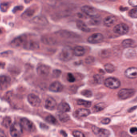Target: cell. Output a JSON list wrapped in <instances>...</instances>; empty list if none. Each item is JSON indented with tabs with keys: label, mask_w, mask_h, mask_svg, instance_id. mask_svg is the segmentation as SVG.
<instances>
[{
	"label": "cell",
	"mask_w": 137,
	"mask_h": 137,
	"mask_svg": "<svg viewBox=\"0 0 137 137\" xmlns=\"http://www.w3.org/2000/svg\"><path fill=\"white\" fill-rule=\"evenodd\" d=\"M73 50L69 47H66L60 52L59 54V58L63 61L66 62L71 59L74 55Z\"/></svg>",
	"instance_id": "obj_1"
},
{
	"label": "cell",
	"mask_w": 137,
	"mask_h": 137,
	"mask_svg": "<svg viewBox=\"0 0 137 137\" xmlns=\"http://www.w3.org/2000/svg\"><path fill=\"white\" fill-rule=\"evenodd\" d=\"M135 93L134 89L124 88L119 91L117 94L118 98L121 100H125L133 96Z\"/></svg>",
	"instance_id": "obj_2"
},
{
	"label": "cell",
	"mask_w": 137,
	"mask_h": 137,
	"mask_svg": "<svg viewBox=\"0 0 137 137\" xmlns=\"http://www.w3.org/2000/svg\"><path fill=\"white\" fill-rule=\"evenodd\" d=\"M10 134L12 137H20L23 134V127L21 124L15 123L10 127Z\"/></svg>",
	"instance_id": "obj_3"
},
{
	"label": "cell",
	"mask_w": 137,
	"mask_h": 137,
	"mask_svg": "<svg viewBox=\"0 0 137 137\" xmlns=\"http://www.w3.org/2000/svg\"><path fill=\"white\" fill-rule=\"evenodd\" d=\"M104 84L106 87L112 89H116L121 85V82L119 79L115 77H110L105 79Z\"/></svg>",
	"instance_id": "obj_4"
},
{
	"label": "cell",
	"mask_w": 137,
	"mask_h": 137,
	"mask_svg": "<svg viewBox=\"0 0 137 137\" xmlns=\"http://www.w3.org/2000/svg\"><path fill=\"white\" fill-rule=\"evenodd\" d=\"M20 124L23 128L28 132H33L35 130V125L33 123L27 118H23L21 120Z\"/></svg>",
	"instance_id": "obj_5"
},
{
	"label": "cell",
	"mask_w": 137,
	"mask_h": 137,
	"mask_svg": "<svg viewBox=\"0 0 137 137\" xmlns=\"http://www.w3.org/2000/svg\"><path fill=\"white\" fill-rule=\"evenodd\" d=\"M129 27L127 25L122 23L115 25L113 31L115 33L123 35L127 33L129 31Z\"/></svg>",
	"instance_id": "obj_6"
},
{
	"label": "cell",
	"mask_w": 137,
	"mask_h": 137,
	"mask_svg": "<svg viewBox=\"0 0 137 137\" xmlns=\"http://www.w3.org/2000/svg\"><path fill=\"white\" fill-rule=\"evenodd\" d=\"M92 129L95 134L98 137H108L110 135V132L107 129L99 128L95 126H93Z\"/></svg>",
	"instance_id": "obj_7"
},
{
	"label": "cell",
	"mask_w": 137,
	"mask_h": 137,
	"mask_svg": "<svg viewBox=\"0 0 137 137\" xmlns=\"http://www.w3.org/2000/svg\"><path fill=\"white\" fill-rule=\"evenodd\" d=\"M27 37L25 36H22L16 37L11 42V45L14 48L23 47Z\"/></svg>",
	"instance_id": "obj_8"
},
{
	"label": "cell",
	"mask_w": 137,
	"mask_h": 137,
	"mask_svg": "<svg viewBox=\"0 0 137 137\" xmlns=\"http://www.w3.org/2000/svg\"><path fill=\"white\" fill-rule=\"evenodd\" d=\"M81 10L86 15L92 18L94 17L97 16V11L92 6L89 5L83 6L81 8Z\"/></svg>",
	"instance_id": "obj_9"
},
{
	"label": "cell",
	"mask_w": 137,
	"mask_h": 137,
	"mask_svg": "<svg viewBox=\"0 0 137 137\" xmlns=\"http://www.w3.org/2000/svg\"><path fill=\"white\" fill-rule=\"evenodd\" d=\"M27 100L31 105L35 107H38L41 104V99L34 94H30L27 97Z\"/></svg>",
	"instance_id": "obj_10"
},
{
	"label": "cell",
	"mask_w": 137,
	"mask_h": 137,
	"mask_svg": "<svg viewBox=\"0 0 137 137\" xmlns=\"http://www.w3.org/2000/svg\"><path fill=\"white\" fill-rule=\"evenodd\" d=\"M104 36L99 33H95L88 37L87 41L92 44H97L102 42L104 40Z\"/></svg>",
	"instance_id": "obj_11"
},
{
	"label": "cell",
	"mask_w": 137,
	"mask_h": 137,
	"mask_svg": "<svg viewBox=\"0 0 137 137\" xmlns=\"http://www.w3.org/2000/svg\"><path fill=\"white\" fill-rule=\"evenodd\" d=\"M11 83V79L6 75L0 76V89L5 90L9 86Z\"/></svg>",
	"instance_id": "obj_12"
},
{
	"label": "cell",
	"mask_w": 137,
	"mask_h": 137,
	"mask_svg": "<svg viewBox=\"0 0 137 137\" xmlns=\"http://www.w3.org/2000/svg\"><path fill=\"white\" fill-rule=\"evenodd\" d=\"M50 69L49 67L45 65H41L37 67L36 69L37 73L41 77H46L50 72Z\"/></svg>",
	"instance_id": "obj_13"
},
{
	"label": "cell",
	"mask_w": 137,
	"mask_h": 137,
	"mask_svg": "<svg viewBox=\"0 0 137 137\" xmlns=\"http://www.w3.org/2000/svg\"><path fill=\"white\" fill-rule=\"evenodd\" d=\"M39 47V44L36 41L33 40L28 41L26 39L23 48L27 50H35L38 48Z\"/></svg>",
	"instance_id": "obj_14"
},
{
	"label": "cell",
	"mask_w": 137,
	"mask_h": 137,
	"mask_svg": "<svg viewBox=\"0 0 137 137\" xmlns=\"http://www.w3.org/2000/svg\"><path fill=\"white\" fill-rule=\"evenodd\" d=\"M124 74L129 79H134L137 78V68L134 67L128 68L125 70Z\"/></svg>",
	"instance_id": "obj_15"
},
{
	"label": "cell",
	"mask_w": 137,
	"mask_h": 137,
	"mask_svg": "<svg viewBox=\"0 0 137 137\" xmlns=\"http://www.w3.org/2000/svg\"><path fill=\"white\" fill-rule=\"evenodd\" d=\"M57 103L54 99L52 97H49L45 102L44 107L49 110H53L56 108Z\"/></svg>",
	"instance_id": "obj_16"
},
{
	"label": "cell",
	"mask_w": 137,
	"mask_h": 137,
	"mask_svg": "<svg viewBox=\"0 0 137 137\" xmlns=\"http://www.w3.org/2000/svg\"><path fill=\"white\" fill-rule=\"evenodd\" d=\"M63 87L62 84L59 81H54L50 85L49 90L54 92H60L63 90Z\"/></svg>",
	"instance_id": "obj_17"
},
{
	"label": "cell",
	"mask_w": 137,
	"mask_h": 137,
	"mask_svg": "<svg viewBox=\"0 0 137 137\" xmlns=\"http://www.w3.org/2000/svg\"><path fill=\"white\" fill-rule=\"evenodd\" d=\"M76 115L78 117H86L91 114L90 110L87 109H79L75 112Z\"/></svg>",
	"instance_id": "obj_18"
},
{
	"label": "cell",
	"mask_w": 137,
	"mask_h": 137,
	"mask_svg": "<svg viewBox=\"0 0 137 137\" xmlns=\"http://www.w3.org/2000/svg\"><path fill=\"white\" fill-rule=\"evenodd\" d=\"M116 22V19L114 16H109L104 19V25L107 27H111Z\"/></svg>",
	"instance_id": "obj_19"
},
{
	"label": "cell",
	"mask_w": 137,
	"mask_h": 137,
	"mask_svg": "<svg viewBox=\"0 0 137 137\" xmlns=\"http://www.w3.org/2000/svg\"><path fill=\"white\" fill-rule=\"evenodd\" d=\"M35 13V9L32 8H29L24 12L21 15V17L23 19H29L34 15Z\"/></svg>",
	"instance_id": "obj_20"
},
{
	"label": "cell",
	"mask_w": 137,
	"mask_h": 137,
	"mask_svg": "<svg viewBox=\"0 0 137 137\" xmlns=\"http://www.w3.org/2000/svg\"><path fill=\"white\" fill-rule=\"evenodd\" d=\"M57 109L60 113H66L70 111V106L66 102H61L58 105Z\"/></svg>",
	"instance_id": "obj_21"
},
{
	"label": "cell",
	"mask_w": 137,
	"mask_h": 137,
	"mask_svg": "<svg viewBox=\"0 0 137 137\" xmlns=\"http://www.w3.org/2000/svg\"><path fill=\"white\" fill-rule=\"evenodd\" d=\"M73 52L74 54L76 56H83L85 53V49L82 46H77L75 47Z\"/></svg>",
	"instance_id": "obj_22"
},
{
	"label": "cell",
	"mask_w": 137,
	"mask_h": 137,
	"mask_svg": "<svg viewBox=\"0 0 137 137\" xmlns=\"http://www.w3.org/2000/svg\"><path fill=\"white\" fill-rule=\"evenodd\" d=\"M76 25L77 28L82 31L85 32H89L90 31V30L89 27L85 24L84 22L81 21H77Z\"/></svg>",
	"instance_id": "obj_23"
},
{
	"label": "cell",
	"mask_w": 137,
	"mask_h": 137,
	"mask_svg": "<svg viewBox=\"0 0 137 137\" xmlns=\"http://www.w3.org/2000/svg\"><path fill=\"white\" fill-rule=\"evenodd\" d=\"M122 45L125 48H132L134 47V41L131 39H125L122 42Z\"/></svg>",
	"instance_id": "obj_24"
},
{
	"label": "cell",
	"mask_w": 137,
	"mask_h": 137,
	"mask_svg": "<svg viewBox=\"0 0 137 137\" xmlns=\"http://www.w3.org/2000/svg\"><path fill=\"white\" fill-rule=\"evenodd\" d=\"M32 21L35 23L43 25H46L48 23L46 19L43 16H39L35 17L32 19Z\"/></svg>",
	"instance_id": "obj_25"
},
{
	"label": "cell",
	"mask_w": 137,
	"mask_h": 137,
	"mask_svg": "<svg viewBox=\"0 0 137 137\" xmlns=\"http://www.w3.org/2000/svg\"><path fill=\"white\" fill-rule=\"evenodd\" d=\"M58 117L59 120L63 123L67 122L70 120L69 115L66 114V113H60V114L58 115Z\"/></svg>",
	"instance_id": "obj_26"
},
{
	"label": "cell",
	"mask_w": 137,
	"mask_h": 137,
	"mask_svg": "<svg viewBox=\"0 0 137 137\" xmlns=\"http://www.w3.org/2000/svg\"><path fill=\"white\" fill-rule=\"evenodd\" d=\"M11 124H12L11 119L8 117H6L3 120L2 124L5 128H8L10 127L12 125Z\"/></svg>",
	"instance_id": "obj_27"
},
{
	"label": "cell",
	"mask_w": 137,
	"mask_h": 137,
	"mask_svg": "<svg viewBox=\"0 0 137 137\" xmlns=\"http://www.w3.org/2000/svg\"><path fill=\"white\" fill-rule=\"evenodd\" d=\"M105 107V104L104 103H100L99 104H97L94 106L93 110H94V112H100V111H102V110H103Z\"/></svg>",
	"instance_id": "obj_28"
},
{
	"label": "cell",
	"mask_w": 137,
	"mask_h": 137,
	"mask_svg": "<svg viewBox=\"0 0 137 137\" xmlns=\"http://www.w3.org/2000/svg\"><path fill=\"white\" fill-rule=\"evenodd\" d=\"M77 104L80 105H83L86 107H89L92 105V103L89 101H86L83 99H78L77 101Z\"/></svg>",
	"instance_id": "obj_29"
},
{
	"label": "cell",
	"mask_w": 137,
	"mask_h": 137,
	"mask_svg": "<svg viewBox=\"0 0 137 137\" xmlns=\"http://www.w3.org/2000/svg\"><path fill=\"white\" fill-rule=\"evenodd\" d=\"M105 69L107 73H113L115 70V68L113 65L110 63H107L104 66Z\"/></svg>",
	"instance_id": "obj_30"
},
{
	"label": "cell",
	"mask_w": 137,
	"mask_h": 137,
	"mask_svg": "<svg viewBox=\"0 0 137 137\" xmlns=\"http://www.w3.org/2000/svg\"><path fill=\"white\" fill-rule=\"evenodd\" d=\"M46 120L47 122L51 124H56L57 123V120L56 118L51 115L47 116L46 118Z\"/></svg>",
	"instance_id": "obj_31"
},
{
	"label": "cell",
	"mask_w": 137,
	"mask_h": 137,
	"mask_svg": "<svg viewBox=\"0 0 137 137\" xmlns=\"http://www.w3.org/2000/svg\"><path fill=\"white\" fill-rule=\"evenodd\" d=\"M129 15L132 18H137V7L130 10L129 12Z\"/></svg>",
	"instance_id": "obj_32"
},
{
	"label": "cell",
	"mask_w": 137,
	"mask_h": 137,
	"mask_svg": "<svg viewBox=\"0 0 137 137\" xmlns=\"http://www.w3.org/2000/svg\"><path fill=\"white\" fill-rule=\"evenodd\" d=\"M101 19L98 16L94 17L92 18L91 20V23L93 25H97L101 22Z\"/></svg>",
	"instance_id": "obj_33"
},
{
	"label": "cell",
	"mask_w": 137,
	"mask_h": 137,
	"mask_svg": "<svg viewBox=\"0 0 137 137\" xmlns=\"http://www.w3.org/2000/svg\"><path fill=\"white\" fill-rule=\"evenodd\" d=\"M94 79L97 84H102L103 80V77L99 75H95L94 76Z\"/></svg>",
	"instance_id": "obj_34"
},
{
	"label": "cell",
	"mask_w": 137,
	"mask_h": 137,
	"mask_svg": "<svg viewBox=\"0 0 137 137\" xmlns=\"http://www.w3.org/2000/svg\"><path fill=\"white\" fill-rule=\"evenodd\" d=\"M9 7V5L7 3H2L0 5V8L1 11L3 12H6L8 9Z\"/></svg>",
	"instance_id": "obj_35"
},
{
	"label": "cell",
	"mask_w": 137,
	"mask_h": 137,
	"mask_svg": "<svg viewBox=\"0 0 137 137\" xmlns=\"http://www.w3.org/2000/svg\"><path fill=\"white\" fill-rule=\"evenodd\" d=\"M82 95L87 97H90L92 96V93L89 90H84L81 92Z\"/></svg>",
	"instance_id": "obj_36"
},
{
	"label": "cell",
	"mask_w": 137,
	"mask_h": 137,
	"mask_svg": "<svg viewBox=\"0 0 137 137\" xmlns=\"http://www.w3.org/2000/svg\"><path fill=\"white\" fill-rule=\"evenodd\" d=\"M135 52L134 51L132 50H129L127 51V52H126V57L127 58H132V57H134L135 56Z\"/></svg>",
	"instance_id": "obj_37"
},
{
	"label": "cell",
	"mask_w": 137,
	"mask_h": 137,
	"mask_svg": "<svg viewBox=\"0 0 137 137\" xmlns=\"http://www.w3.org/2000/svg\"><path fill=\"white\" fill-rule=\"evenodd\" d=\"M73 135L74 137H85L83 133L79 131H74L73 132Z\"/></svg>",
	"instance_id": "obj_38"
},
{
	"label": "cell",
	"mask_w": 137,
	"mask_h": 137,
	"mask_svg": "<svg viewBox=\"0 0 137 137\" xmlns=\"http://www.w3.org/2000/svg\"><path fill=\"white\" fill-rule=\"evenodd\" d=\"M67 79L68 81L70 83H73L75 81V77L71 73H69L67 74Z\"/></svg>",
	"instance_id": "obj_39"
},
{
	"label": "cell",
	"mask_w": 137,
	"mask_h": 137,
	"mask_svg": "<svg viewBox=\"0 0 137 137\" xmlns=\"http://www.w3.org/2000/svg\"><path fill=\"white\" fill-rule=\"evenodd\" d=\"M128 3L131 6L134 7H137V0H129Z\"/></svg>",
	"instance_id": "obj_40"
},
{
	"label": "cell",
	"mask_w": 137,
	"mask_h": 137,
	"mask_svg": "<svg viewBox=\"0 0 137 137\" xmlns=\"http://www.w3.org/2000/svg\"><path fill=\"white\" fill-rule=\"evenodd\" d=\"M23 7L22 6H16L13 10V12L14 13H16L18 11H20L23 10Z\"/></svg>",
	"instance_id": "obj_41"
},
{
	"label": "cell",
	"mask_w": 137,
	"mask_h": 137,
	"mask_svg": "<svg viewBox=\"0 0 137 137\" xmlns=\"http://www.w3.org/2000/svg\"><path fill=\"white\" fill-rule=\"evenodd\" d=\"M111 120L109 118H106L103 119L101 121V123L107 125L110 123Z\"/></svg>",
	"instance_id": "obj_42"
},
{
	"label": "cell",
	"mask_w": 137,
	"mask_h": 137,
	"mask_svg": "<svg viewBox=\"0 0 137 137\" xmlns=\"http://www.w3.org/2000/svg\"><path fill=\"white\" fill-rule=\"evenodd\" d=\"M130 132L133 135H136L137 134V127H132L130 129Z\"/></svg>",
	"instance_id": "obj_43"
},
{
	"label": "cell",
	"mask_w": 137,
	"mask_h": 137,
	"mask_svg": "<svg viewBox=\"0 0 137 137\" xmlns=\"http://www.w3.org/2000/svg\"><path fill=\"white\" fill-rule=\"evenodd\" d=\"M61 74V71L59 70H56L53 71V75L55 77H59Z\"/></svg>",
	"instance_id": "obj_44"
},
{
	"label": "cell",
	"mask_w": 137,
	"mask_h": 137,
	"mask_svg": "<svg viewBox=\"0 0 137 137\" xmlns=\"http://www.w3.org/2000/svg\"><path fill=\"white\" fill-rule=\"evenodd\" d=\"M0 137H6L5 133L1 130H0Z\"/></svg>",
	"instance_id": "obj_45"
},
{
	"label": "cell",
	"mask_w": 137,
	"mask_h": 137,
	"mask_svg": "<svg viewBox=\"0 0 137 137\" xmlns=\"http://www.w3.org/2000/svg\"><path fill=\"white\" fill-rule=\"evenodd\" d=\"M40 127H41V128H43V129H46L48 128V126H47L45 124H41Z\"/></svg>",
	"instance_id": "obj_46"
},
{
	"label": "cell",
	"mask_w": 137,
	"mask_h": 137,
	"mask_svg": "<svg viewBox=\"0 0 137 137\" xmlns=\"http://www.w3.org/2000/svg\"><path fill=\"white\" fill-rule=\"evenodd\" d=\"M61 133L64 137H66L67 136V133H66V132L65 131H63V130H61Z\"/></svg>",
	"instance_id": "obj_47"
},
{
	"label": "cell",
	"mask_w": 137,
	"mask_h": 137,
	"mask_svg": "<svg viewBox=\"0 0 137 137\" xmlns=\"http://www.w3.org/2000/svg\"><path fill=\"white\" fill-rule=\"evenodd\" d=\"M24 2H25V3L28 4V3H29L30 2H31L32 0H24Z\"/></svg>",
	"instance_id": "obj_48"
},
{
	"label": "cell",
	"mask_w": 137,
	"mask_h": 137,
	"mask_svg": "<svg viewBox=\"0 0 137 137\" xmlns=\"http://www.w3.org/2000/svg\"><path fill=\"white\" fill-rule=\"evenodd\" d=\"M5 66V65H3V63H0V68H1V67H2V68Z\"/></svg>",
	"instance_id": "obj_49"
},
{
	"label": "cell",
	"mask_w": 137,
	"mask_h": 137,
	"mask_svg": "<svg viewBox=\"0 0 137 137\" xmlns=\"http://www.w3.org/2000/svg\"><path fill=\"white\" fill-rule=\"evenodd\" d=\"M109 1H112V2H113V1H116V0H109Z\"/></svg>",
	"instance_id": "obj_50"
},
{
	"label": "cell",
	"mask_w": 137,
	"mask_h": 137,
	"mask_svg": "<svg viewBox=\"0 0 137 137\" xmlns=\"http://www.w3.org/2000/svg\"><path fill=\"white\" fill-rule=\"evenodd\" d=\"M39 137V136H35V137Z\"/></svg>",
	"instance_id": "obj_51"
}]
</instances>
